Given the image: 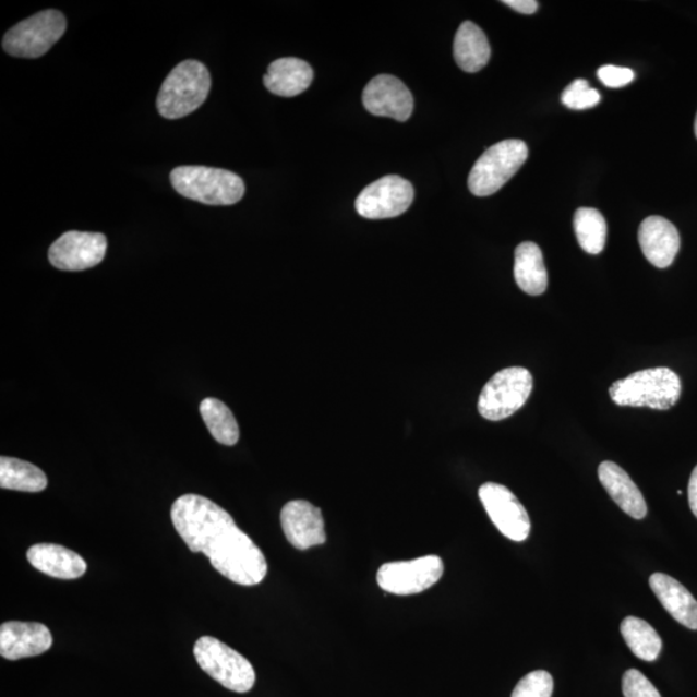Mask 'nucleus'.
Here are the masks:
<instances>
[{"label": "nucleus", "instance_id": "1", "mask_svg": "<svg viewBox=\"0 0 697 697\" xmlns=\"http://www.w3.org/2000/svg\"><path fill=\"white\" fill-rule=\"evenodd\" d=\"M171 518L190 551L206 555L216 572L230 581L253 587L265 579L267 562L262 549L221 506L189 494L176 500Z\"/></svg>", "mask_w": 697, "mask_h": 697}, {"label": "nucleus", "instance_id": "2", "mask_svg": "<svg viewBox=\"0 0 697 697\" xmlns=\"http://www.w3.org/2000/svg\"><path fill=\"white\" fill-rule=\"evenodd\" d=\"M681 378L671 369L657 368L632 373L610 387V397L618 406L647 407L666 411L678 402Z\"/></svg>", "mask_w": 697, "mask_h": 697}, {"label": "nucleus", "instance_id": "3", "mask_svg": "<svg viewBox=\"0 0 697 697\" xmlns=\"http://www.w3.org/2000/svg\"><path fill=\"white\" fill-rule=\"evenodd\" d=\"M176 192L209 206H231L244 196V182L235 172L204 166H182L171 172Z\"/></svg>", "mask_w": 697, "mask_h": 697}, {"label": "nucleus", "instance_id": "4", "mask_svg": "<svg viewBox=\"0 0 697 697\" xmlns=\"http://www.w3.org/2000/svg\"><path fill=\"white\" fill-rule=\"evenodd\" d=\"M211 83L208 69L202 62L182 61L161 84L157 98L159 115L166 119L192 115L206 101Z\"/></svg>", "mask_w": 697, "mask_h": 697}, {"label": "nucleus", "instance_id": "5", "mask_svg": "<svg viewBox=\"0 0 697 697\" xmlns=\"http://www.w3.org/2000/svg\"><path fill=\"white\" fill-rule=\"evenodd\" d=\"M196 663L211 678L232 693L251 692L256 683V672L243 654L214 637H202L194 645Z\"/></svg>", "mask_w": 697, "mask_h": 697}, {"label": "nucleus", "instance_id": "6", "mask_svg": "<svg viewBox=\"0 0 697 697\" xmlns=\"http://www.w3.org/2000/svg\"><path fill=\"white\" fill-rule=\"evenodd\" d=\"M528 158V147L522 140H504L491 146L471 168L468 185L477 196L498 192Z\"/></svg>", "mask_w": 697, "mask_h": 697}, {"label": "nucleus", "instance_id": "7", "mask_svg": "<svg viewBox=\"0 0 697 697\" xmlns=\"http://www.w3.org/2000/svg\"><path fill=\"white\" fill-rule=\"evenodd\" d=\"M533 387L531 372L524 368H509L498 371L484 385L478 411L490 421H500L513 417L530 398Z\"/></svg>", "mask_w": 697, "mask_h": 697}, {"label": "nucleus", "instance_id": "8", "mask_svg": "<svg viewBox=\"0 0 697 697\" xmlns=\"http://www.w3.org/2000/svg\"><path fill=\"white\" fill-rule=\"evenodd\" d=\"M67 32V19L60 11L48 10L23 21L5 33L3 49L21 59L46 55Z\"/></svg>", "mask_w": 697, "mask_h": 697}, {"label": "nucleus", "instance_id": "9", "mask_svg": "<svg viewBox=\"0 0 697 697\" xmlns=\"http://www.w3.org/2000/svg\"><path fill=\"white\" fill-rule=\"evenodd\" d=\"M445 573L438 555L412 561L385 563L377 573V584L386 593L396 596L419 594L435 586Z\"/></svg>", "mask_w": 697, "mask_h": 697}, {"label": "nucleus", "instance_id": "10", "mask_svg": "<svg viewBox=\"0 0 697 697\" xmlns=\"http://www.w3.org/2000/svg\"><path fill=\"white\" fill-rule=\"evenodd\" d=\"M413 187L410 181L397 175L372 182L358 195V214L370 220L397 217L406 213L413 202Z\"/></svg>", "mask_w": 697, "mask_h": 697}, {"label": "nucleus", "instance_id": "11", "mask_svg": "<svg viewBox=\"0 0 697 697\" xmlns=\"http://www.w3.org/2000/svg\"><path fill=\"white\" fill-rule=\"evenodd\" d=\"M108 241L101 232L68 231L48 252L49 262L60 271L81 272L100 264L107 255Z\"/></svg>", "mask_w": 697, "mask_h": 697}, {"label": "nucleus", "instance_id": "12", "mask_svg": "<svg viewBox=\"0 0 697 697\" xmlns=\"http://www.w3.org/2000/svg\"><path fill=\"white\" fill-rule=\"evenodd\" d=\"M481 502L492 524L513 541H525L531 531V520L525 506L505 485L489 482L478 491Z\"/></svg>", "mask_w": 697, "mask_h": 697}, {"label": "nucleus", "instance_id": "13", "mask_svg": "<svg viewBox=\"0 0 697 697\" xmlns=\"http://www.w3.org/2000/svg\"><path fill=\"white\" fill-rule=\"evenodd\" d=\"M363 105L373 116L406 122L413 111V97L406 84L393 75H377L363 91Z\"/></svg>", "mask_w": 697, "mask_h": 697}, {"label": "nucleus", "instance_id": "14", "mask_svg": "<svg viewBox=\"0 0 697 697\" xmlns=\"http://www.w3.org/2000/svg\"><path fill=\"white\" fill-rule=\"evenodd\" d=\"M280 524L288 542L299 551L327 541L322 510L305 500L287 503L280 512Z\"/></svg>", "mask_w": 697, "mask_h": 697}, {"label": "nucleus", "instance_id": "15", "mask_svg": "<svg viewBox=\"0 0 697 697\" xmlns=\"http://www.w3.org/2000/svg\"><path fill=\"white\" fill-rule=\"evenodd\" d=\"M52 644L51 632L44 624L9 622L0 626V654L7 660L39 657Z\"/></svg>", "mask_w": 697, "mask_h": 697}, {"label": "nucleus", "instance_id": "16", "mask_svg": "<svg viewBox=\"0 0 697 697\" xmlns=\"http://www.w3.org/2000/svg\"><path fill=\"white\" fill-rule=\"evenodd\" d=\"M638 241L646 259L660 269L673 264L681 248L677 228L661 216L645 218L638 230Z\"/></svg>", "mask_w": 697, "mask_h": 697}, {"label": "nucleus", "instance_id": "17", "mask_svg": "<svg viewBox=\"0 0 697 697\" xmlns=\"http://www.w3.org/2000/svg\"><path fill=\"white\" fill-rule=\"evenodd\" d=\"M26 557L34 568L55 579L75 580L87 572V563L80 554L58 544H35Z\"/></svg>", "mask_w": 697, "mask_h": 697}, {"label": "nucleus", "instance_id": "18", "mask_svg": "<svg viewBox=\"0 0 697 697\" xmlns=\"http://www.w3.org/2000/svg\"><path fill=\"white\" fill-rule=\"evenodd\" d=\"M598 477L620 509L635 519H644L647 516V504L642 492L623 468L615 462L603 461L598 468Z\"/></svg>", "mask_w": 697, "mask_h": 697}, {"label": "nucleus", "instance_id": "19", "mask_svg": "<svg viewBox=\"0 0 697 697\" xmlns=\"http://www.w3.org/2000/svg\"><path fill=\"white\" fill-rule=\"evenodd\" d=\"M650 587L673 618L686 628L697 630V601L680 581L658 573L650 577Z\"/></svg>", "mask_w": 697, "mask_h": 697}, {"label": "nucleus", "instance_id": "20", "mask_svg": "<svg viewBox=\"0 0 697 697\" xmlns=\"http://www.w3.org/2000/svg\"><path fill=\"white\" fill-rule=\"evenodd\" d=\"M313 77V69L307 61L285 58L271 63L264 75V84L274 95L295 97L305 93Z\"/></svg>", "mask_w": 697, "mask_h": 697}, {"label": "nucleus", "instance_id": "21", "mask_svg": "<svg viewBox=\"0 0 697 697\" xmlns=\"http://www.w3.org/2000/svg\"><path fill=\"white\" fill-rule=\"evenodd\" d=\"M454 56L457 65L467 73L480 72L488 65L491 47L480 26L471 21L460 25L454 41Z\"/></svg>", "mask_w": 697, "mask_h": 697}, {"label": "nucleus", "instance_id": "22", "mask_svg": "<svg viewBox=\"0 0 697 697\" xmlns=\"http://www.w3.org/2000/svg\"><path fill=\"white\" fill-rule=\"evenodd\" d=\"M514 278L524 292L539 296L546 291L548 272L537 243H520L514 255Z\"/></svg>", "mask_w": 697, "mask_h": 697}, {"label": "nucleus", "instance_id": "23", "mask_svg": "<svg viewBox=\"0 0 697 697\" xmlns=\"http://www.w3.org/2000/svg\"><path fill=\"white\" fill-rule=\"evenodd\" d=\"M45 471L35 465L2 456L0 459V488L21 492H41L47 489Z\"/></svg>", "mask_w": 697, "mask_h": 697}, {"label": "nucleus", "instance_id": "24", "mask_svg": "<svg viewBox=\"0 0 697 697\" xmlns=\"http://www.w3.org/2000/svg\"><path fill=\"white\" fill-rule=\"evenodd\" d=\"M620 630H622L625 644L638 659L654 661L660 657L661 650H663V640L645 620L635 616L625 617Z\"/></svg>", "mask_w": 697, "mask_h": 697}, {"label": "nucleus", "instance_id": "25", "mask_svg": "<svg viewBox=\"0 0 697 697\" xmlns=\"http://www.w3.org/2000/svg\"><path fill=\"white\" fill-rule=\"evenodd\" d=\"M200 411L211 435L225 446H235L239 440V426L229 407L216 398L202 400Z\"/></svg>", "mask_w": 697, "mask_h": 697}, {"label": "nucleus", "instance_id": "26", "mask_svg": "<svg viewBox=\"0 0 697 697\" xmlns=\"http://www.w3.org/2000/svg\"><path fill=\"white\" fill-rule=\"evenodd\" d=\"M574 228L577 241L580 248L590 253L598 255L601 253L608 239V224H605L603 215L594 208H579L574 217Z\"/></svg>", "mask_w": 697, "mask_h": 697}, {"label": "nucleus", "instance_id": "27", "mask_svg": "<svg viewBox=\"0 0 697 697\" xmlns=\"http://www.w3.org/2000/svg\"><path fill=\"white\" fill-rule=\"evenodd\" d=\"M562 103L568 109L586 110L601 103V95L586 80H576L563 91Z\"/></svg>", "mask_w": 697, "mask_h": 697}, {"label": "nucleus", "instance_id": "28", "mask_svg": "<svg viewBox=\"0 0 697 697\" xmlns=\"http://www.w3.org/2000/svg\"><path fill=\"white\" fill-rule=\"evenodd\" d=\"M554 681L551 673L534 671L519 681L512 697H552Z\"/></svg>", "mask_w": 697, "mask_h": 697}, {"label": "nucleus", "instance_id": "29", "mask_svg": "<svg viewBox=\"0 0 697 697\" xmlns=\"http://www.w3.org/2000/svg\"><path fill=\"white\" fill-rule=\"evenodd\" d=\"M623 694L625 697H661L658 688L637 669H629L623 677Z\"/></svg>", "mask_w": 697, "mask_h": 697}, {"label": "nucleus", "instance_id": "30", "mask_svg": "<svg viewBox=\"0 0 697 697\" xmlns=\"http://www.w3.org/2000/svg\"><path fill=\"white\" fill-rule=\"evenodd\" d=\"M605 87L622 88L635 81V72L628 68L604 65L597 73Z\"/></svg>", "mask_w": 697, "mask_h": 697}, {"label": "nucleus", "instance_id": "31", "mask_svg": "<svg viewBox=\"0 0 697 697\" xmlns=\"http://www.w3.org/2000/svg\"><path fill=\"white\" fill-rule=\"evenodd\" d=\"M505 5H509L510 9L524 15H532L539 9V3L534 0H504Z\"/></svg>", "mask_w": 697, "mask_h": 697}, {"label": "nucleus", "instance_id": "32", "mask_svg": "<svg viewBox=\"0 0 697 697\" xmlns=\"http://www.w3.org/2000/svg\"><path fill=\"white\" fill-rule=\"evenodd\" d=\"M688 502L689 508H692L695 517L697 518V465L693 471L692 478L688 483Z\"/></svg>", "mask_w": 697, "mask_h": 697}, {"label": "nucleus", "instance_id": "33", "mask_svg": "<svg viewBox=\"0 0 697 697\" xmlns=\"http://www.w3.org/2000/svg\"><path fill=\"white\" fill-rule=\"evenodd\" d=\"M695 135L697 137V115H696V119H695Z\"/></svg>", "mask_w": 697, "mask_h": 697}]
</instances>
